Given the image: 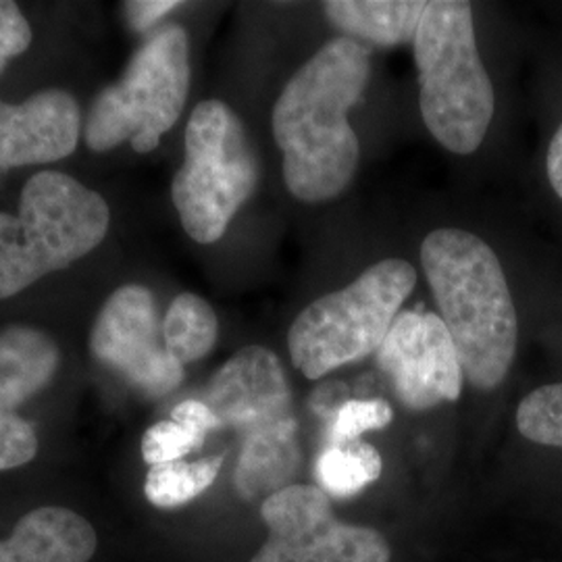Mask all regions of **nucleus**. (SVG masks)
Here are the masks:
<instances>
[{"instance_id":"obj_1","label":"nucleus","mask_w":562,"mask_h":562,"mask_svg":"<svg viewBox=\"0 0 562 562\" xmlns=\"http://www.w3.org/2000/svg\"><path fill=\"white\" fill-rule=\"evenodd\" d=\"M369 74V50L341 36L327 42L285 83L271 127L283 181L299 201H331L355 178L361 146L348 113L361 99Z\"/></svg>"},{"instance_id":"obj_2","label":"nucleus","mask_w":562,"mask_h":562,"mask_svg":"<svg viewBox=\"0 0 562 562\" xmlns=\"http://www.w3.org/2000/svg\"><path fill=\"white\" fill-rule=\"evenodd\" d=\"M422 265L464 380L477 390L498 387L519 341L517 308L501 259L475 234L440 227L423 240Z\"/></svg>"},{"instance_id":"obj_3","label":"nucleus","mask_w":562,"mask_h":562,"mask_svg":"<svg viewBox=\"0 0 562 562\" xmlns=\"http://www.w3.org/2000/svg\"><path fill=\"white\" fill-rule=\"evenodd\" d=\"M413 46L429 134L454 155H473L490 130L496 99L477 50L471 4L427 2Z\"/></svg>"},{"instance_id":"obj_4","label":"nucleus","mask_w":562,"mask_h":562,"mask_svg":"<svg viewBox=\"0 0 562 562\" xmlns=\"http://www.w3.org/2000/svg\"><path fill=\"white\" fill-rule=\"evenodd\" d=\"M111 211L99 192L59 171L25 181L20 213H0V301L92 252Z\"/></svg>"},{"instance_id":"obj_5","label":"nucleus","mask_w":562,"mask_h":562,"mask_svg":"<svg viewBox=\"0 0 562 562\" xmlns=\"http://www.w3.org/2000/svg\"><path fill=\"white\" fill-rule=\"evenodd\" d=\"M415 283L411 262L383 259L350 285L311 302L288 334L292 364L308 380H319L378 352Z\"/></svg>"},{"instance_id":"obj_6","label":"nucleus","mask_w":562,"mask_h":562,"mask_svg":"<svg viewBox=\"0 0 562 562\" xmlns=\"http://www.w3.org/2000/svg\"><path fill=\"white\" fill-rule=\"evenodd\" d=\"M190 90V46L178 23H167L142 44L120 81L104 88L86 120V144L106 153L130 142L153 153L180 120Z\"/></svg>"},{"instance_id":"obj_7","label":"nucleus","mask_w":562,"mask_h":562,"mask_svg":"<svg viewBox=\"0 0 562 562\" xmlns=\"http://www.w3.org/2000/svg\"><path fill=\"white\" fill-rule=\"evenodd\" d=\"M259 165L240 117L222 101H204L186 127V157L171 199L192 240L220 241L257 188Z\"/></svg>"},{"instance_id":"obj_8","label":"nucleus","mask_w":562,"mask_h":562,"mask_svg":"<svg viewBox=\"0 0 562 562\" xmlns=\"http://www.w3.org/2000/svg\"><path fill=\"white\" fill-rule=\"evenodd\" d=\"M267 540L250 562H390L380 531L344 522L317 485L294 483L262 501Z\"/></svg>"},{"instance_id":"obj_9","label":"nucleus","mask_w":562,"mask_h":562,"mask_svg":"<svg viewBox=\"0 0 562 562\" xmlns=\"http://www.w3.org/2000/svg\"><path fill=\"white\" fill-rule=\"evenodd\" d=\"M90 350L150 398L173 392L183 380V364L165 346L157 301L144 285H123L109 296L92 327Z\"/></svg>"},{"instance_id":"obj_10","label":"nucleus","mask_w":562,"mask_h":562,"mask_svg":"<svg viewBox=\"0 0 562 562\" xmlns=\"http://www.w3.org/2000/svg\"><path fill=\"white\" fill-rule=\"evenodd\" d=\"M375 355L406 408L427 411L459 401L464 375L440 315L402 311Z\"/></svg>"},{"instance_id":"obj_11","label":"nucleus","mask_w":562,"mask_h":562,"mask_svg":"<svg viewBox=\"0 0 562 562\" xmlns=\"http://www.w3.org/2000/svg\"><path fill=\"white\" fill-rule=\"evenodd\" d=\"M204 404L222 427L246 436L292 417V390L280 359L262 346H244L213 375Z\"/></svg>"},{"instance_id":"obj_12","label":"nucleus","mask_w":562,"mask_h":562,"mask_svg":"<svg viewBox=\"0 0 562 562\" xmlns=\"http://www.w3.org/2000/svg\"><path fill=\"white\" fill-rule=\"evenodd\" d=\"M80 130V106L65 90H42L21 104L0 101V169L65 159Z\"/></svg>"},{"instance_id":"obj_13","label":"nucleus","mask_w":562,"mask_h":562,"mask_svg":"<svg viewBox=\"0 0 562 562\" xmlns=\"http://www.w3.org/2000/svg\"><path fill=\"white\" fill-rule=\"evenodd\" d=\"M97 543L94 527L78 513L44 506L21 517L0 542V562H88Z\"/></svg>"},{"instance_id":"obj_14","label":"nucleus","mask_w":562,"mask_h":562,"mask_svg":"<svg viewBox=\"0 0 562 562\" xmlns=\"http://www.w3.org/2000/svg\"><path fill=\"white\" fill-rule=\"evenodd\" d=\"M240 457L234 471V487L241 501H267L294 485L301 469L296 417H285L241 436Z\"/></svg>"},{"instance_id":"obj_15","label":"nucleus","mask_w":562,"mask_h":562,"mask_svg":"<svg viewBox=\"0 0 562 562\" xmlns=\"http://www.w3.org/2000/svg\"><path fill=\"white\" fill-rule=\"evenodd\" d=\"M59 346L41 329L13 325L0 331V411H15L53 382ZM18 413V411H15Z\"/></svg>"},{"instance_id":"obj_16","label":"nucleus","mask_w":562,"mask_h":562,"mask_svg":"<svg viewBox=\"0 0 562 562\" xmlns=\"http://www.w3.org/2000/svg\"><path fill=\"white\" fill-rule=\"evenodd\" d=\"M427 2L423 0H329L323 13L352 41L396 46L415 41Z\"/></svg>"},{"instance_id":"obj_17","label":"nucleus","mask_w":562,"mask_h":562,"mask_svg":"<svg viewBox=\"0 0 562 562\" xmlns=\"http://www.w3.org/2000/svg\"><path fill=\"white\" fill-rule=\"evenodd\" d=\"M217 427H222V423L204 402H181L173 408L169 422L157 423L146 429L142 438V457L150 467L181 461L190 452L199 450L206 434Z\"/></svg>"},{"instance_id":"obj_18","label":"nucleus","mask_w":562,"mask_h":562,"mask_svg":"<svg viewBox=\"0 0 562 562\" xmlns=\"http://www.w3.org/2000/svg\"><path fill=\"white\" fill-rule=\"evenodd\" d=\"M217 334L220 323L215 311L209 302L190 292H183L171 302L162 319L165 346L181 364L204 359L213 350Z\"/></svg>"},{"instance_id":"obj_19","label":"nucleus","mask_w":562,"mask_h":562,"mask_svg":"<svg viewBox=\"0 0 562 562\" xmlns=\"http://www.w3.org/2000/svg\"><path fill=\"white\" fill-rule=\"evenodd\" d=\"M382 471V457L371 443H329L315 464V480L329 498H352L378 482Z\"/></svg>"},{"instance_id":"obj_20","label":"nucleus","mask_w":562,"mask_h":562,"mask_svg":"<svg viewBox=\"0 0 562 562\" xmlns=\"http://www.w3.org/2000/svg\"><path fill=\"white\" fill-rule=\"evenodd\" d=\"M222 464V457H213L204 461H173L150 467L144 483L146 498L157 508H180L199 498L204 490L213 485Z\"/></svg>"},{"instance_id":"obj_21","label":"nucleus","mask_w":562,"mask_h":562,"mask_svg":"<svg viewBox=\"0 0 562 562\" xmlns=\"http://www.w3.org/2000/svg\"><path fill=\"white\" fill-rule=\"evenodd\" d=\"M517 427L531 442L562 448V383L527 394L517 408Z\"/></svg>"},{"instance_id":"obj_22","label":"nucleus","mask_w":562,"mask_h":562,"mask_svg":"<svg viewBox=\"0 0 562 562\" xmlns=\"http://www.w3.org/2000/svg\"><path fill=\"white\" fill-rule=\"evenodd\" d=\"M394 413L382 398L373 401H346L331 419V443H350L361 440L362 434L387 427Z\"/></svg>"},{"instance_id":"obj_23","label":"nucleus","mask_w":562,"mask_h":562,"mask_svg":"<svg viewBox=\"0 0 562 562\" xmlns=\"http://www.w3.org/2000/svg\"><path fill=\"white\" fill-rule=\"evenodd\" d=\"M38 452V438L32 423L15 411H0V471L27 464Z\"/></svg>"},{"instance_id":"obj_24","label":"nucleus","mask_w":562,"mask_h":562,"mask_svg":"<svg viewBox=\"0 0 562 562\" xmlns=\"http://www.w3.org/2000/svg\"><path fill=\"white\" fill-rule=\"evenodd\" d=\"M32 44V27L23 18L20 7L0 0V71L7 63L23 55Z\"/></svg>"},{"instance_id":"obj_25","label":"nucleus","mask_w":562,"mask_h":562,"mask_svg":"<svg viewBox=\"0 0 562 562\" xmlns=\"http://www.w3.org/2000/svg\"><path fill=\"white\" fill-rule=\"evenodd\" d=\"M176 7H180L178 0H134V2H125V13L130 25L136 32H146L150 30L155 23L171 13Z\"/></svg>"},{"instance_id":"obj_26","label":"nucleus","mask_w":562,"mask_h":562,"mask_svg":"<svg viewBox=\"0 0 562 562\" xmlns=\"http://www.w3.org/2000/svg\"><path fill=\"white\" fill-rule=\"evenodd\" d=\"M346 385L341 383H325L319 387L313 396V408L322 415H329L334 419V415L340 411L341 404L346 402L344 394H346Z\"/></svg>"},{"instance_id":"obj_27","label":"nucleus","mask_w":562,"mask_h":562,"mask_svg":"<svg viewBox=\"0 0 562 562\" xmlns=\"http://www.w3.org/2000/svg\"><path fill=\"white\" fill-rule=\"evenodd\" d=\"M546 171H548V180H550L552 190L557 192V196L562 201V125L559 127V132L554 134L550 146H548Z\"/></svg>"}]
</instances>
